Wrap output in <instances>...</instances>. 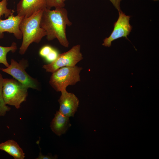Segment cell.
I'll return each mask as SVG.
<instances>
[{"label": "cell", "mask_w": 159, "mask_h": 159, "mask_svg": "<svg viewBox=\"0 0 159 159\" xmlns=\"http://www.w3.org/2000/svg\"><path fill=\"white\" fill-rule=\"evenodd\" d=\"M52 49L53 48L50 46H45L40 50L39 54L41 57L45 58L50 53Z\"/></svg>", "instance_id": "obj_18"}, {"label": "cell", "mask_w": 159, "mask_h": 159, "mask_svg": "<svg viewBox=\"0 0 159 159\" xmlns=\"http://www.w3.org/2000/svg\"><path fill=\"white\" fill-rule=\"evenodd\" d=\"M72 24L68 18V11L64 7L56 8L53 10L44 9L40 25L45 31L48 41L57 39L62 46L68 47L69 43L66 36V27Z\"/></svg>", "instance_id": "obj_1"}, {"label": "cell", "mask_w": 159, "mask_h": 159, "mask_svg": "<svg viewBox=\"0 0 159 159\" xmlns=\"http://www.w3.org/2000/svg\"><path fill=\"white\" fill-rule=\"evenodd\" d=\"M17 49L16 44L13 42L11 46L9 47H4L0 46V63L4 64L6 67L9 66L6 59L7 53L10 51L15 52Z\"/></svg>", "instance_id": "obj_13"}, {"label": "cell", "mask_w": 159, "mask_h": 159, "mask_svg": "<svg viewBox=\"0 0 159 159\" xmlns=\"http://www.w3.org/2000/svg\"><path fill=\"white\" fill-rule=\"evenodd\" d=\"M3 78L0 73V116H4L7 112L9 111L10 108L6 105L4 101L2 94Z\"/></svg>", "instance_id": "obj_14"}, {"label": "cell", "mask_w": 159, "mask_h": 159, "mask_svg": "<svg viewBox=\"0 0 159 159\" xmlns=\"http://www.w3.org/2000/svg\"><path fill=\"white\" fill-rule=\"evenodd\" d=\"M0 150L6 152L15 159H23L25 154L17 143L12 140H9L0 143Z\"/></svg>", "instance_id": "obj_12"}, {"label": "cell", "mask_w": 159, "mask_h": 159, "mask_svg": "<svg viewBox=\"0 0 159 159\" xmlns=\"http://www.w3.org/2000/svg\"><path fill=\"white\" fill-rule=\"evenodd\" d=\"M119 16L117 21L114 24V28L110 36L103 40L102 45L110 47L112 41L123 37L127 39L132 29L129 23L130 16L127 15L122 11L119 12Z\"/></svg>", "instance_id": "obj_7"}, {"label": "cell", "mask_w": 159, "mask_h": 159, "mask_svg": "<svg viewBox=\"0 0 159 159\" xmlns=\"http://www.w3.org/2000/svg\"><path fill=\"white\" fill-rule=\"evenodd\" d=\"M23 18L17 15L13 14L9 16L7 19L2 20L0 19V38L3 37V33L7 32L13 33L16 38L19 39L22 38V34L19 28L20 23Z\"/></svg>", "instance_id": "obj_10"}, {"label": "cell", "mask_w": 159, "mask_h": 159, "mask_svg": "<svg viewBox=\"0 0 159 159\" xmlns=\"http://www.w3.org/2000/svg\"><path fill=\"white\" fill-rule=\"evenodd\" d=\"M153 0L154 1H158L159 0Z\"/></svg>", "instance_id": "obj_22"}, {"label": "cell", "mask_w": 159, "mask_h": 159, "mask_svg": "<svg viewBox=\"0 0 159 159\" xmlns=\"http://www.w3.org/2000/svg\"><path fill=\"white\" fill-rule=\"evenodd\" d=\"M3 72L11 76L28 88L37 89L38 84L37 80L26 72L24 65L12 59L11 64L6 68H1Z\"/></svg>", "instance_id": "obj_6"}, {"label": "cell", "mask_w": 159, "mask_h": 159, "mask_svg": "<svg viewBox=\"0 0 159 159\" xmlns=\"http://www.w3.org/2000/svg\"><path fill=\"white\" fill-rule=\"evenodd\" d=\"M46 8V0H21L17 4L16 11L17 15L25 18Z\"/></svg>", "instance_id": "obj_9"}, {"label": "cell", "mask_w": 159, "mask_h": 159, "mask_svg": "<svg viewBox=\"0 0 159 159\" xmlns=\"http://www.w3.org/2000/svg\"><path fill=\"white\" fill-rule=\"evenodd\" d=\"M28 88L13 79H4L2 94L6 104L14 106L17 109L26 100Z\"/></svg>", "instance_id": "obj_4"}, {"label": "cell", "mask_w": 159, "mask_h": 159, "mask_svg": "<svg viewBox=\"0 0 159 159\" xmlns=\"http://www.w3.org/2000/svg\"><path fill=\"white\" fill-rule=\"evenodd\" d=\"M43 10L37 11L29 17L23 18L21 21L19 28L22 34L23 40L19 48L20 54H24L32 43H38L46 36L45 31L40 25Z\"/></svg>", "instance_id": "obj_2"}, {"label": "cell", "mask_w": 159, "mask_h": 159, "mask_svg": "<svg viewBox=\"0 0 159 159\" xmlns=\"http://www.w3.org/2000/svg\"><path fill=\"white\" fill-rule=\"evenodd\" d=\"M82 69L76 65L61 67L52 73L49 83L57 92L66 90L68 86L74 85L81 81L80 74Z\"/></svg>", "instance_id": "obj_3"}, {"label": "cell", "mask_w": 159, "mask_h": 159, "mask_svg": "<svg viewBox=\"0 0 159 159\" xmlns=\"http://www.w3.org/2000/svg\"><path fill=\"white\" fill-rule=\"evenodd\" d=\"M61 92V95L58 100L59 104V111L66 116L73 117L79 106L78 98L74 94L68 92L66 90Z\"/></svg>", "instance_id": "obj_8"}, {"label": "cell", "mask_w": 159, "mask_h": 159, "mask_svg": "<svg viewBox=\"0 0 159 159\" xmlns=\"http://www.w3.org/2000/svg\"><path fill=\"white\" fill-rule=\"evenodd\" d=\"M119 12L122 11L120 8V2L122 0H109Z\"/></svg>", "instance_id": "obj_19"}, {"label": "cell", "mask_w": 159, "mask_h": 159, "mask_svg": "<svg viewBox=\"0 0 159 159\" xmlns=\"http://www.w3.org/2000/svg\"><path fill=\"white\" fill-rule=\"evenodd\" d=\"M47 8L51 9L53 7H64L65 6L64 2L62 0H46Z\"/></svg>", "instance_id": "obj_16"}, {"label": "cell", "mask_w": 159, "mask_h": 159, "mask_svg": "<svg viewBox=\"0 0 159 159\" xmlns=\"http://www.w3.org/2000/svg\"><path fill=\"white\" fill-rule=\"evenodd\" d=\"M7 0H2L0 1V19L1 17L4 15L5 18L13 14L14 11L7 8Z\"/></svg>", "instance_id": "obj_15"}, {"label": "cell", "mask_w": 159, "mask_h": 159, "mask_svg": "<svg viewBox=\"0 0 159 159\" xmlns=\"http://www.w3.org/2000/svg\"><path fill=\"white\" fill-rule=\"evenodd\" d=\"M58 158L57 155L52 156L51 155H43L41 153H39L37 159H57Z\"/></svg>", "instance_id": "obj_20"}, {"label": "cell", "mask_w": 159, "mask_h": 159, "mask_svg": "<svg viewBox=\"0 0 159 159\" xmlns=\"http://www.w3.org/2000/svg\"><path fill=\"white\" fill-rule=\"evenodd\" d=\"M69 117L57 111L51 124L50 127L55 134L60 136L64 134L71 126Z\"/></svg>", "instance_id": "obj_11"}, {"label": "cell", "mask_w": 159, "mask_h": 159, "mask_svg": "<svg viewBox=\"0 0 159 159\" xmlns=\"http://www.w3.org/2000/svg\"><path fill=\"white\" fill-rule=\"evenodd\" d=\"M80 50V44L74 45L68 51L59 54L54 61L43 65V68L52 73L63 67L75 66L83 58Z\"/></svg>", "instance_id": "obj_5"}, {"label": "cell", "mask_w": 159, "mask_h": 159, "mask_svg": "<svg viewBox=\"0 0 159 159\" xmlns=\"http://www.w3.org/2000/svg\"><path fill=\"white\" fill-rule=\"evenodd\" d=\"M66 0H62L64 2V1H66Z\"/></svg>", "instance_id": "obj_21"}, {"label": "cell", "mask_w": 159, "mask_h": 159, "mask_svg": "<svg viewBox=\"0 0 159 159\" xmlns=\"http://www.w3.org/2000/svg\"><path fill=\"white\" fill-rule=\"evenodd\" d=\"M59 54L56 50L53 48L45 59L46 61L50 63L54 61L57 58Z\"/></svg>", "instance_id": "obj_17"}]
</instances>
